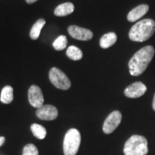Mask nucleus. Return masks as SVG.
I'll return each mask as SVG.
<instances>
[{"label": "nucleus", "instance_id": "obj_1", "mask_svg": "<svg viewBox=\"0 0 155 155\" xmlns=\"http://www.w3.org/2000/svg\"><path fill=\"white\" fill-rule=\"evenodd\" d=\"M155 50L152 45H147L136 53L129 62V73L133 76H139L146 71L154 56Z\"/></svg>", "mask_w": 155, "mask_h": 155}, {"label": "nucleus", "instance_id": "obj_2", "mask_svg": "<svg viewBox=\"0 0 155 155\" xmlns=\"http://www.w3.org/2000/svg\"><path fill=\"white\" fill-rule=\"evenodd\" d=\"M155 32V22L152 19L139 21L131 28L129 37L134 42H142L149 40Z\"/></svg>", "mask_w": 155, "mask_h": 155}, {"label": "nucleus", "instance_id": "obj_3", "mask_svg": "<svg viewBox=\"0 0 155 155\" xmlns=\"http://www.w3.org/2000/svg\"><path fill=\"white\" fill-rule=\"evenodd\" d=\"M148 152V141L143 136H131L124 147L125 155H147Z\"/></svg>", "mask_w": 155, "mask_h": 155}, {"label": "nucleus", "instance_id": "obj_4", "mask_svg": "<svg viewBox=\"0 0 155 155\" xmlns=\"http://www.w3.org/2000/svg\"><path fill=\"white\" fill-rule=\"evenodd\" d=\"M81 137L76 129H71L65 134L63 140V152L65 155H75L81 144Z\"/></svg>", "mask_w": 155, "mask_h": 155}, {"label": "nucleus", "instance_id": "obj_5", "mask_svg": "<svg viewBox=\"0 0 155 155\" xmlns=\"http://www.w3.org/2000/svg\"><path fill=\"white\" fill-rule=\"evenodd\" d=\"M50 81L54 86L61 90H68L71 88V83L68 77L61 70L54 67L49 72Z\"/></svg>", "mask_w": 155, "mask_h": 155}, {"label": "nucleus", "instance_id": "obj_6", "mask_svg": "<svg viewBox=\"0 0 155 155\" xmlns=\"http://www.w3.org/2000/svg\"><path fill=\"white\" fill-rule=\"evenodd\" d=\"M122 119L121 113L119 111H114L111 112L107 116L105 121H104V125H103V131L106 134H111L114 130L119 127L121 124Z\"/></svg>", "mask_w": 155, "mask_h": 155}, {"label": "nucleus", "instance_id": "obj_7", "mask_svg": "<svg viewBox=\"0 0 155 155\" xmlns=\"http://www.w3.org/2000/svg\"><path fill=\"white\" fill-rule=\"evenodd\" d=\"M28 100L32 107L39 108L44 104V96L40 88L35 85L30 86L28 91Z\"/></svg>", "mask_w": 155, "mask_h": 155}, {"label": "nucleus", "instance_id": "obj_8", "mask_svg": "<svg viewBox=\"0 0 155 155\" xmlns=\"http://www.w3.org/2000/svg\"><path fill=\"white\" fill-rule=\"evenodd\" d=\"M68 31L70 35L73 38L78 40L87 41L91 40L94 37L92 31L88 29L81 28V27L75 26V25H71L68 28Z\"/></svg>", "mask_w": 155, "mask_h": 155}, {"label": "nucleus", "instance_id": "obj_9", "mask_svg": "<svg viewBox=\"0 0 155 155\" xmlns=\"http://www.w3.org/2000/svg\"><path fill=\"white\" fill-rule=\"evenodd\" d=\"M36 115L40 119L45 121H53L57 119L58 111L57 108L53 105H43L38 108Z\"/></svg>", "mask_w": 155, "mask_h": 155}, {"label": "nucleus", "instance_id": "obj_10", "mask_svg": "<svg viewBox=\"0 0 155 155\" xmlns=\"http://www.w3.org/2000/svg\"><path fill=\"white\" fill-rule=\"evenodd\" d=\"M147 90V86L140 81L131 83L124 90V95L128 98H137L142 96Z\"/></svg>", "mask_w": 155, "mask_h": 155}, {"label": "nucleus", "instance_id": "obj_11", "mask_svg": "<svg viewBox=\"0 0 155 155\" xmlns=\"http://www.w3.org/2000/svg\"><path fill=\"white\" fill-rule=\"evenodd\" d=\"M149 9H150L149 5H145V4L137 6L129 12V14L127 15L128 21L134 22L139 20V19H141V17L144 16L148 12Z\"/></svg>", "mask_w": 155, "mask_h": 155}, {"label": "nucleus", "instance_id": "obj_12", "mask_svg": "<svg viewBox=\"0 0 155 155\" xmlns=\"http://www.w3.org/2000/svg\"><path fill=\"white\" fill-rule=\"evenodd\" d=\"M74 5L71 2H65L58 5L56 7L54 14L58 17H64L69 15L74 12Z\"/></svg>", "mask_w": 155, "mask_h": 155}, {"label": "nucleus", "instance_id": "obj_13", "mask_svg": "<svg viewBox=\"0 0 155 155\" xmlns=\"http://www.w3.org/2000/svg\"><path fill=\"white\" fill-rule=\"evenodd\" d=\"M117 40V35L114 32H108L104 35L100 39V46L104 49L111 47L116 43Z\"/></svg>", "mask_w": 155, "mask_h": 155}, {"label": "nucleus", "instance_id": "obj_14", "mask_svg": "<svg viewBox=\"0 0 155 155\" xmlns=\"http://www.w3.org/2000/svg\"><path fill=\"white\" fill-rule=\"evenodd\" d=\"M14 99V94H13V88L10 86H6L2 90L0 100L2 103L5 104H9L12 103Z\"/></svg>", "mask_w": 155, "mask_h": 155}, {"label": "nucleus", "instance_id": "obj_15", "mask_svg": "<svg viewBox=\"0 0 155 155\" xmlns=\"http://www.w3.org/2000/svg\"><path fill=\"white\" fill-rule=\"evenodd\" d=\"M45 25V20L44 19H38L37 22L33 25V26L31 28L30 36L32 40H37L40 37V32L44 25Z\"/></svg>", "mask_w": 155, "mask_h": 155}, {"label": "nucleus", "instance_id": "obj_16", "mask_svg": "<svg viewBox=\"0 0 155 155\" xmlns=\"http://www.w3.org/2000/svg\"><path fill=\"white\" fill-rule=\"evenodd\" d=\"M66 55L70 59L73 61H80L83 58L82 51L76 46L71 45L66 50Z\"/></svg>", "mask_w": 155, "mask_h": 155}, {"label": "nucleus", "instance_id": "obj_17", "mask_svg": "<svg viewBox=\"0 0 155 155\" xmlns=\"http://www.w3.org/2000/svg\"><path fill=\"white\" fill-rule=\"evenodd\" d=\"M31 131L35 137L39 139H45L47 135V131L45 128L38 124H33L31 125Z\"/></svg>", "mask_w": 155, "mask_h": 155}, {"label": "nucleus", "instance_id": "obj_18", "mask_svg": "<svg viewBox=\"0 0 155 155\" xmlns=\"http://www.w3.org/2000/svg\"><path fill=\"white\" fill-rule=\"evenodd\" d=\"M68 40L65 35H61L54 41L53 45L56 50H63L67 47Z\"/></svg>", "mask_w": 155, "mask_h": 155}, {"label": "nucleus", "instance_id": "obj_19", "mask_svg": "<svg viewBox=\"0 0 155 155\" xmlns=\"http://www.w3.org/2000/svg\"><path fill=\"white\" fill-rule=\"evenodd\" d=\"M22 155H39V152L34 144H28L23 148Z\"/></svg>", "mask_w": 155, "mask_h": 155}, {"label": "nucleus", "instance_id": "obj_20", "mask_svg": "<svg viewBox=\"0 0 155 155\" xmlns=\"http://www.w3.org/2000/svg\"><path fill=\"white\" fill-rule=\"evenodd\" d=\"M5 141V138L4 137H0V147H2L4 144Z\"/></svg>", "mask_w": 155, "mask_h": 155}, {"label": "nucleus", "instance_id": "obj_21", "mask_svg": "<svg viewBox=\"0 0 155 155\" xmlns=\"http://www.w3.org/2000/svg\"><path fill=\"white\" fill-rule=\"evenodd\" d=\"M152 108L154 111H155V94H154V98H153V101H152Z\"/></svg>", "mask_w": 155, "mask_h": 155}, {"label": "nucleus", "instance_id": "obj_22", "mask_svg": "<svg viewBox=\"0 0 155 155\" xmlns=\"http://www.w3.org/2000/svg\"><path fill=\"white\" fill-rule=\"evenodd\" d=\"M25 1H26L27 3L28 4H33L35 2H36L38 0H25Z\"/></svg>", "mask_w": 155, "mask_h": 155}]
</instances>
